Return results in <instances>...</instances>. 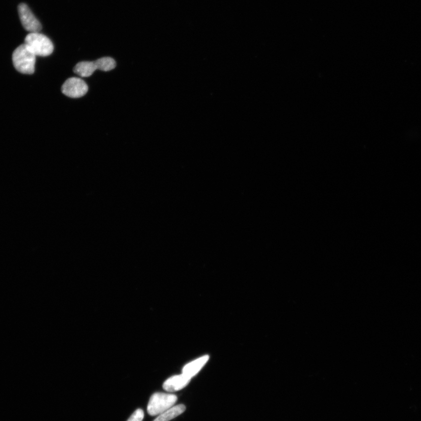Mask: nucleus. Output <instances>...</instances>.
Segmentation results:
<instances>
[{"label":"nucleus","mask_w":421,"mask_h":421,"mask_svg":"<svg viewBox=\"0 0 421 421\" xmlns=\"http://www.w3.org/2000/svg\"><path fill=\"white\" fill-rule=\"evenodd\" d=\"M36 57L28 46L25 44L21 45L13 54L14 68L23 74L32 75L35 72Z\"/></svg>","instance_id":"nucleus-1"},{"label":"nucleus","mask_w":421,"mask_h":421,"mask_svg":"<svg viewBox=\"0 0 421 421\" xmlns=\"http://www.w3.org/2000/svg\"><path fill=\"white\" fill-rule=\"evenodd\" d=\"M25 44L36 56H48L53 53V43L47 36L39 32L30 33L26 36Z\"/></svg>","instance_id":"nucleus-2"},{"label":"nucleus","mask_w":421,"mask_h":421,"mask_svg":"<svg viewBox=\"0 0 421 421\" xmlns=\"http://www.w3.org/2000/svg\"><path fill=\"white\" fill-rule=\"evenodd\" d=\"M178 397L173 394L157 393L151 396L148 405V413L151 416H159L175 404Z\"/></svg>","instance_id":"nucleus-3"},{"label":"nucleus","mask_w":421,"mask_h":421,"mask_svg":"<svg viewBox=\"0 0 421 421\" xmlns=\"http://www.w3.org/2000/svg\"><path fill=\"white\" fill-rule=\"evenodd\" d=\"M88 87L82 79L78 78H69L63 83L62 93L70 98H80L86 94Z\"/></svg>","instance_id":"nucleus-4"},{"label":"nucleus","mask_w":421,"mask_h":421,"mask_svg":"<svg viewBox=\"0 0 421 421\" xmlns=\"http://www.w3.org/2000/svg\"><path fill=\"white\" fill-rule=\"evenodd\" d=\"M18 13L24 28L30 33L39 32L42 28L41 24L26 4L18 6Z\"/></svg>","instance_id":"nucleus-5"},{"label":"nucleus","mask_w":421,"mask_h":421,"mask_svg":"<svg viewBox=\"0 0 421 421\" xmlns=\"http://www.w3.org/2000/svg\"><path fill=\"white\" fill-rule=\"evenodd\" d=\"M191 379L184 374L176 375L169 378L163 383V387L167 392L173 393L179 391L187 386Z\"/></svg>","instance_id":"nucleus-6"},{"label":"nucleus","mask_w":421,"mask_h":421,"mask_svg":"<svg viewBox=\"0 0 421 421\" xmlns=\"http://www.w3.org/2000/svg\"><path fill=\"white\" fill-rule=\"evenodd\" d=\"M209 359V356L207 355L201 357L195 361L189 363L186 365L183 368V374L185 375L186 376L192 377L196 376L202 368L204 365L207 364Z\"/></svg>","instance_id":"nucleus-7"},{"label":"nucleus","mask_w":421,"mask_h":421,"mask_svg":"<svg viewBox=\"0 0 421 421\" xmlns=\"http://www.w3.org/2000/svg\"><path fill=\"white\" fill-rule=\"evenodd\" d=\"M97 70L94 62H81L76 65L74 68V72L82 78L90 77Z\"/></svg>","instance_id":"nucleus-8"},{"label":"nucleus","mask_w":421,"mask_h":421,"mask_svg":"<svg viewBox=\"0 0 421 421\" xmlns=\"http://www.w3.org/2000/svg\"><path fill=\"white\" fill-rule=\"evenodd\" d=\"M185 410V407L184 405H176L159 415L154 421H170L184 413Z\"/></svg>","instance_id":"nucleus-9"},{"label":"nucleus","mask_w":421,"mask_h":421,"mask_svg":"<svg viewBox=\"0 0 421 421\" xmlns=\"http://www.w3.org/2000/svg\"><path fill=\"white\" fill-rule=\"evenodd\" d=\"M97 69L104 72H108L114 69L116 67V62L114 59L109 57L100 58L94 62Z\"/></svg>","instance_id":"nucleus-10"},{"label":"nucleus","mask_w":421,"mask_h":421,"mask_svg":"<svg viewBox=\"0 0 421 421\" xmlns=\"http://www.w3.org/2000/svg\"><path fill=\"white\" fill-rule=\"evenodd\" d=\"M144 418V413L141 409H138L134 412L127 421H142Z\"/></svg>","instance_id":"nucleus-11"}]
</instances>
